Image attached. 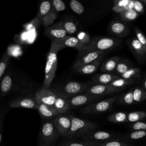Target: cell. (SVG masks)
<instances>
[{
	"mask_svg": "<svg viewBox=\"0 0 146 146\" xmlns=\"http://www.w3.org/2000/svg\"><path fill=\"white\" fill-rule=\"evenodd\" d=\"M66 48L64 46L51 42L49 51L47 55V60L44 68V79L43 88H49L51 84L55 78L58 64V52Z\"/></svg>",
	"mask_w": 146,
	"mask_h": 146,
	"instance_id": "cell-1",
	"label": "cell"
},
{
	"mask_svg": "<svg viewBox=\"0 0 146 146\" xmlns=\"http://www.w3.org/2000/svg\"><path fill=\"white\" fill-rule=\"evenodd\" d=\"M71 116V125L69 131L63 137L70 140H78L86 133L95 130L98 125L90 120L82 119L73 115Z\"/></svg>",
	"mask_w": 146,
	"mask_h": 146,
	"instance_id": "cell-2",
	"label": "cell"
},
{
	"mask_svg": "<svg viewBox=\"0 0 146 146\" xmlns=\"http://www.w3.org/2000/svg\"><path fill=\"white\" fill-rule=\"evenodd\" d=\"M91 84V82H90L84 83L71 81L61 86L56 87L52 90V91L58 96L68 99L84 92Z\"/></svg>",
	"mask_w": 146,
	"mask_h": 146,
	"instance_id": "cell-3",
	"label": "cell"
},
{
	"mask_svg": "<svg viewBox=\"0 0 146 146\" xmlns=\"http://www.w3.org/2000/svg\"><path fill=\"white\" fill-rule=\"evenodd\" d=\"M58 133L52 120L44 122L40 128L39 134V146H53L58 137Z\"/></svg>",
	"mask_w": 146,
	"mask_h": 146,
	"instance_id": "cell-4",
	"label": "cell"
},
{
	"mask_svg": "<svg viewBox=\"0 0 146 146\" xmlns=\"http://www.w3.org/2000/svg\"><path fill=\"white\" fill-rule=\"evenodd\" d=\"M120 40L110 37L95 36L91 39L89 44L84 45L87 48H90L103 52H107L116 48L120 43Z\"/></svg>",
	"mask_w": 146,
	"mask_h": 146,
	"instance_id": "cell-5",
	"label": "cell"
},
{
	"mask_svg": "<svg viewBox=\"0 0 146 146\" xmlns=\"http://www.w3.org/2000/svg\"><path fill=\"white\" fill-rule=\"evenodd\" d=\"M106 54V52L87 48L83 46L82 48L79 51L76 60L73 65L72 68L75 70L80 66L91 63L100 58H104Z\"/></svg>",
	"mask_w": 146,
	"mask_h": 146,
	"instance_id": "cell-6",
	"label": "cell"
},
{
	"mask_svg": "<svg viewBox=\"0 0 146 146\" xmlns=\"http://www.w3.org/2000/svg\"><path fill=\"white\" fill-rule=\"evenodd\" d=\"M118 96H115L102 101L89 104L82 109L84 114L99 113L108 111L117 100Z\"/></svg>",
	"mask_w": 146,
	"mask_h": 146,
	"instance_id": "cell-7",
	"label": "cell"
},
{
	"mask_svg": "<svg viewBox=\"0 0 146 146\" xmlns=\"http://www.w3.org/2000/svg\"><path fill=\"white\" fill-rule=\"evenodd\" d=\"M57 96L50 88L42 87L35 92L34 99L37 104H44L48 106H54Z\"/></svg>",
	"mask_w": 146,
	"mask_h": 146,
	"instance_id": "cell-8",
	"label": "cell"
},
{
	"mask_svg": "<svg viewBox=\"0 0 146 146\" xmlns=\"http://www.w3.org/2000/svg\"><path fill=\"white\" fill-rule=\"evenodd\" d=\"M59 135L63 137L70 130L71 125L70 115H59L52 120Z\"/></svg>",
	"mask_w": 146,
	"mask_h": 146,
	"instance_id": "cell-9",
	"label": "cell"
},
{
	"mask_svg": "<svg viewBox=\"0 0 146 146\" xmlns=\"http://www.w3.org/2000/svg\"><path fill=\"white\" fill-rule=\"evenodd\" d=\"M45 35L50 38L51 42L62 39L67 35L61 21L44 28Z\"/></svg>",
	"mask_w": 146,
	"mask_h": 146,
	"instance_id": "cell-10",
	"label": "cell"
},
{
	"mask_svg": "<svg viewBox=\"0 0 146 146\" xmlns=\"http://www.w3.org/2000/svg\"><path fill=\"white\" fill-rule=\"evenodd\" d=\"M120 91V90L113 88L109 84H95L94 85L88 87L84 92L90 95L101 97L107 94L117 92Z\"/></svg>",
	"mask_w": 146,
	"mask_h": 146,
	"instance_id": "cell-11",
	"label": "cell"
},
{
	"mask_svg": "<svg viewBox=\"0 0 146 146\" xmlns=\"http://www.w3.org/2000/svg\"><path fill=\"white\" fill-rule=\"evenodd\" d=\"M113 135L108 132L103 131H92L81 136L78 140L102 143L111 140Z\"/></svg>",
	"mask_w": 146,
	"mask_h": 146,
	"instance_id": "cell-12",
	"label": "cell"
},
{
	"mask_svg": "<svg viewBox=\"0 0 146 146\" xmlns=\"http://www.w3.org/2000/svg\"><path fill=\"white\" fill-rule=\"evenodd\" d=\"M100 98V96H96L86 93H82L75 96L70 98L67 100L70 108L79 107L84 104L94 102Z\"/></svg>",
	"mask_w": 146,
	"mask_h": 146,
	"instance_id": "cell-13",
	"label": "cell"
},
{
	"mask_svg": "<svg viewBox=\"0 0 146 146\" xmlns=\"http://www.w3.org/2000/svg\"><path fill=\"white\" fill-rule=\"evenodd\" d=\"M127 44L139 62H141L145 59L146 52L136 37L129 39L127 41Z\"/></svg>",
	"mask_w": 146,
	"mask_h": 146,
	"instance_id": "cell-14",
	"label": "cell"
},
{
	"mask_svg": "<svg viewBox=\"0 0 146 146\" xmlns=\"http://www.w3.org/2000/svg\"><path fill=\"white\" fill-rule=\"evenodd\" d=\"M108 29L111 34L118 37H124L129 33V27L122 21H112L108 26Z\"/></svg>",
	"mask_w": 146,
	"mask_h": 146,
	"instance_id": "cell-15",
	"label": "cell"
},
{
	"mask_svg": "<svg viewBox=\"0 0 146 146\" xmlns=\"http://www.w3.org/2000/svg\"><path fill=\"white\" fill-rule=\"evenodd\" d=\"M9 105L13 108H25L27 109H37L38 104L34 98L27 97L12 100Z\"/></svg>",
	"mask_w": 146,
	"mask_h": 146,
	"instance_id": "cell-16",
	"label": "cell"
},
{
	"mask_svg": "<svg viewBox=\"0 0 146 146\" xmlns=\"http://www.w3.org/2000/svg\"><path fill=\"white\" fill-rule=\"evenodd\" d=\"M51 42L62 45L65 47H72L78 51L80 50L84 46L79 41L76 36L71 35H67L62 39L56 40Z\"/></svg>",
	"mask_w": 146,
	"mask_h": 146,
	"instance_id": "cell-17",
	"label": "cell"
},
{
	"mask_svg": "<svg viewBox=\"0 0 146 146\" xmlns=\"http://www.w3.org/2000/svg\"><path fill=\"white\" fill-rule=\"evenodd\" d=\"M36 110L42 117L48 120L53 119L59 115L53 106L38 104Z\"/></svg>",
	"mask_w": 146,
	"mask_h": 146,
	"instance_id": "cell-18",
	"label": "cell"
},
{
	"mask_svg": "<svg viewBox=\"0 0 146 146\" xmlns=\"http://www.w3.org/2000/svg\"><path fill=\"white\" fill-rule=\"evenodd\" d=\"M119 76H120L113 73L103 72L94 76L91 79V81L94 84H109L113 80L118 78Z\"/></svg>",
	"mask_w": 146,
	"mask_h": 146,
	"instance_id": "cell-19",
	"label": "cell"
},
{
	"mask_svg": "<svg viewBox=\"0 0 146 146\" xmlns=\"http://www.w3.org/2000/svg\"><path fill=\"white\" fill-rule=\"evenodd\" d=\"M103 58H100L91 63L80 66L75 70L74 71L83 75H89L95 72L98 69Z\"/></svg>",
	"mask_w": 146,
	"mask_h": 146,
	"instance_id": "cell-20",
	"label": "cell"
},
{
	"mask_svg": "<svg viewBox=\"0 0 146 146\" xmlns=\"http://www.w3.org/2000/svg\"><path fill=\"white\" fill-rule=\"evenodd\" d=\"M120 59V57L118 56H115L108 58L101 63L100 67V71L103 72L114 74L116 66Z\"/></svg>",
	"mask_w": 146,
	"mask_h": 146,
	"instance_id": "cell-21",
	"label": "cell"
},
{
	"mask_svg": "<svg viewBox=\"0 0 146 146\" xmlns=\"http://www.w3.org/2000/svg\"><path fill=\"white\" fill-rule=\"evenodd\" d=\"M53 106L59 115L63 114L71 109L67 100L59 96H57Z\"/></svg>",
	"mask_w": 146,
	"mask_h": 146,
	"instance_id": "cell-22",
	"label": "cell"
},
{
	"mask_svg": "<svg viewBox=\"0 0 146 146\" xmlns=\"http://www.w3.org/2000/svg\"><path fill=\"white\" fill-rule=\"evenodd\" d=\"M131 67H133V64L131 61L125 59H120L116 66L114 74L120 76Z\"/></svg>",
	"mask_w": 146,
	"mask_h": 146,
	"instance_id": "cell-23",
	"label": "cell"
},
{
	"mask_svg": "<svg viewBox=\"0 0 146 146\" xmlns=\"http://www.w3.org/2000/svg\"><path fill=\"white\" fill-rule=\"evenodd\" d=\"M140 71L141 70L139 67H131L121 75L120 77L126 80H133L135 82V79L140 78Z\"/></svg>",
	"mask_w": 146,
	"mask_h": 146,
	"instance_id": "cell-24",
	"label": "cell"
},
{
	"mask_svg": "<svg viewBox=\"0 0 146 146\" xmlns=\"http://www.w3.org/2000/svg\"><path fill=\"white\" fill-rule=\"evenodd\" d=\"M12 86H13L12 78L9 75L6 74L3 78L1 83L0 90H1V94L2 95H5L6 94H7L12 88Z\"/></svg>",
	"mask_w": 146,
	"mask_h": 146,
	"instance_id": "cell-25",
	"label": "cell"
},
{
	"mask_svg": "<svg viewBox=\"0 0 146 146\" xmlns=\"http://www.w3.org/2000/svg\"><path fill=\"white\" fill-rule=\"evenodd\" d=\"M128 113L124 112H116L111 114L107 119L109 121L114 123H122L127 122Z\"/></svg>",
	"mask_w": 146,
	"mask_h": 146,
	"instance_id": "cell-26",
	"label": "cell"
},
{
	"mask_svg": "<svg viewBox=\"0 0 146 146\" xmlns=\"http://www.w3.org/2000/svg\"><path fill=\"white\" fill-rule=\"evenodd\" d=\"M132 90L134 103H139L146 100V91L142 87H136Z\"/></svg>",
	"mask_w": 146,
	"mask_h": 146,
	"instance_id": "cell-27",
	"label": "cell"
},
{
	"mask_svg": "<svg viewBox=\"0 0 146 146\" xmlns=\"http://www.w3.org/2000/svg\"><path fill=\"white\" fill-rule=\"evenodd\" d=\"M63 27L67 34H73L78 30L77 23L71 18H66L61 21Z\"/></svg>",
	"mask_w": 146,
	"mask_h": 146,
	"instance_id": "cell-28",
	"label": "cell"
},
{
	"mask_svg": "<svg viewBox=\"0 0 146 146\" xmlns=\"http://www.w3.org/2000/svg\"><path fill=\"white\" fill-rule=\"evenodd\" d=\"M52 10L51 2L50 1H44L41 2L39 5V11L37 15V18L39 19L40 22L41 19L48 14Z\"/></svg>",
	"mask_w": 146,
	"mask_h": 146,
	"instance_id": "cell-29",
	"label": "cell"
},
{
	"mask_svg": "<svg viewBox=\"0 0 146 146\" xmlns=\"http://www.w3.org/2000/svg\"><path fill=\"white\" fill-rule=\"evenodd\" d=\"M100 143L88 141H65L59 143V146H98Z\"/></svg>",
	"mask_w": 146,
	"mask_h": 146,
	"instance_id": "cell-30",
	"label": "cell"
},
{
	"mask_svg": "<svg viewBox=\"0 0 146 146\" xmlns=\"http://www.w3.org/2000/svg\"><path fill=\"white\" fill-rule=\"evenodd\" d=\"M135 82L133 80H126L119 76L118 78L115 79L111 83H110L109 85L113 88L121 90L125 87H126L127 86L132 85Z\"/></svg>",
	"mask_w": 146,
	"mask_h": 146,
	"instance_id": "cell-31",
	"label": "cell"
},
{
	"mask_svg": "<svg viewBox=\"0 0 146 146\" xmlns=\"http://www.w3.org/2000/svg\"><path fill=\"white\" fill-rule=\"evenodd\" d=\"M58 17V13L55 11L52 7L51 11L46 15L43 17L41 20L40 23H42L44 27H47L52 25V23Z\"/></svg>",
	"mask_w": 146,
	"mask_h": 146,
	"instance_id": "cell-32",
	"label": "cell"
},
{
	"mask_svg": "<svg viewBox=\"0 0 146 146\" xmlns=\"http://www.w3.org/2000/svg\"><path fill=\"white\" fill-rule=\"evenodd\" d=\"M146 117V112L144 111H134L128 113L127 122L135 123L141 121Z\"/></svg>",
	"mask_w": 146,
	"mask_h": 146,
	"instance_id": "cell-33",
	"label": "cell"
},
{
	"mask_svg": "<svg viewBox=\"0 0 146 146\" xmlns=\"http://www.w3.org/2000/svg\"><path fill=\"white\" fill-rule=\"evenodd\" d=\"M117 100L119 103L123 104L131 105L134 104L132 96V90L131 89L127 92L124 93L118 96Z\"/></svg>",
	"mask_w": 146,
	"mask_h": 146,
	"instance_id": "cell-34",
	"label": "cell"
},
{
	"mask_svg": "<svg viewBox=\"0 0 146 146\" xmlns=\"http://www.w3.org/2000/svg\"><path fill=\"white\" fill-rule=\"evenodd\" d=\"M139 14L134 10H125L120 14V17L123 21H132L135 20Z\"/></svg>",
	"mask_w": 146,
	"mask_h": 146,
	"instance_id": "cell-35",
	"label": "cell"
},
{
	"mask_svg": "<svg viewBox=\"0 0 146 146\" xmlns=\"http://www.w3.org/2000/svg\"><path fill=\"white\" fill-rule=\"evenodd\" d=\"M71 9L76 14L80 15L83 13L84 7L83 5L77 0H71L69 3Z\"/></svg>",
	"mask_w": 146,
	"mask_h": 146,
	"instance_id": "cell-36",
	"label": "cell"
},
{
	"mask_svg": "<svg viewBox=\"0 0 146 146\" xmlns=\"http://www.w3.org/2000/svg\"><path fill=\"white\" fill-rule=\"evenodd\" d=\"M10 60L9 55L6 52L0 60V80L2 78Z\"/></svg>",
	"mask_w": 146,
	"mask_h": 146,
	"instance_id": "cell-37",
	"label": "cell"
},
{
	"mask_svg": "<svg viewBox=\"0 0 146 146\" xmlns=\"http://www.w3.org/2000/svg\"><path fill=\"white\" fill-rule=\"evenodd\" d=\"M77 39L79 41L83 44V45H87L90 43L91 41V38L89 34L86 33V31H80L77 33L76 36Z\"/></svg>",
	"mask_w": 146,
	"mask_h": 146,
	"instance_id": "cell-38",
	"label": "cell"
},
{
	"mask_svg": "<svg viewBox=\"0 0 146 146\" xmlns=\"http://www.w3.org/2000/svg\"><path fill=\"white\" fill-rule=\"evenodd\" d=\"M134 31L136 35V38L142 45L144 49L146 52V37L145 35L142 33V31L137 27L134 28Z\"/></svg>",
	"mask_w": 146,
	"mask_h": 146,
	"instance_id": "cell-39",
	"label": "cell"
},
{
	"mask_svg": "<svg viewBox=\"0 0 146 146\" xmlns=\"http://www.w3.org/2000/svg\"><path fill=\"white\" fill-rule=\"evenodd\" d=\"M51 2L53 10L56 13L63 11L66 9V5L62 0H52Z\"/></svg>",
	"mask_w": 146,
	"mask_h": 146,
	"instance_id": "cell-40",
	"label": "cell"
},
{
	"mask_svg": "<svg viewBox=\"0 0 146 146\" xmlns=\"http://www.w3.org/2000/svg\"><path fill=\"white\" fill-rule=\"evenodd\" d=\"M98 146H130V145L119 140H108L100 143Z\"/></svg>",
	"mask_w": 146,
	"mask_h": 146,
	"instance_id": "cell-41",
	"label": "cell"
},
{
	"mask_svg": "<svg viewBox=\"0 0 146 146\" xmlns=\"http://www.w3.org/2000/svg\"><path fill=\"white\" fill-rule=\"evenodd\" d=\"M146 136V131H133L127 136V138L132 140H138Z\"/></svg>",
	"mask_w": 146,
	"mask_h": 146,
	"instance_id": "cell-42",
	"label": "cell"
},
{
	"mask_svg": "<svg viewBox=\"0 0 146 146\" xmlns=\"http://www.w3.org/2000/svg\"><path fill=\"white\" fill-rule=\"evenodd\" d=\"M130 128L133 131H139V130L146 131V123L143 122L141 121L133 123L131 125Z\"/></svg>",
	"mask_w": 146,
	"mask_h": 146,
	"instance_id": "cell-43",
	"label": "cell"
},
{
	"mask_svg": "<svg viewBox=\"0 0 146 146\" xmlns=\"http://www.w3.org/2000/svg\"><path fill=\"white\" fill-rule=\"evenodd\" d=\"M139 14H143L144 12V6L140 0H133V9Z\"/></svg>",
	"mask_w": 146,
	"mask_h": 146,
	"instance_id": "cell-44",
	"label": "cell"
},
{
	"mask_svg": "<svg viewBox=\"0 0 146 146\" xmlns=\"http://www.w3.org/2000/svg\"><path fill=\"white\" fill-rule=\"evenodd\" d=\"M129 1L130 0H116L113 1V5L124 9L128 5Z\"/></svg>",
	"mask_w": 146,
	"mask_h": 146,
	"instance_id": "cell-45",
	"label": "cell"
},
{
	"mask_svg": "<svg viewBox=\"0 0 146 146\" xmlns=\"http://www.w3.org/2000/svg\"><path fill=\"white\" fill-rule=\"evenodd\" d=\"M2 125H3V119L0 116V144L2 140Z\"/></svg>",
	"mask_w": 146,
	"mask_h": 146,
	"instance_id": "cell-46",
	"label": "cell"
},
{
	"mask_svg": "<svg viewBox=\"0 0 146 146\" xmlns=\"http://www.w3.org/2000/svg\"><path fill=\"white\" fill-rule=\"evenodd\" d=\"M142 88L146 91V78L144 79V80H143V83H142Z\"/></svg>",
	"mask_w": 146,
	"mask_h": 146,
	"instance_id": "cell-47",
	"label": "cell"
},
{
	"mask_svg": "<svg viewBox=\"0 0 146 146\" xmlns=\"http://www.w3.org/2000/svg\"><path fill=\"white\" fill-rule=\"evenodd\" d=\"M141 1V2L143 4V5H146V0H140Z\"/></svg>",
	"mask_w": 146,
	"mask_h": 146,
	"instance_id": "cell-48",
	"label": "cell"
}]
</instances>
